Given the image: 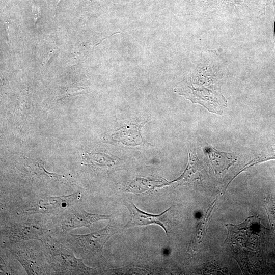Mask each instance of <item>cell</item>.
<instances>
[{
	"mask_svg": "<svg viewBox=\"0 0 275 275\" xmlns=\"http://www.w3.org/2000/svg\"><path fill=\"white\" fill-rule=\"evenodd\" d=\"M169 183L164 179L151 180L137 178L130 183L128 188L132 192H143L154 189L156 187L168 185Z\"/></svg>",
	"mask_w": 275,
	"mask_h": 275,
	"instance_id": "4fadbf2b",
	"label": "cell"
},
{
	"mask_svg": "<svg viewBox=\"0 0 275 275\" xmlns=\"http://www.w3.org/2000/svg\"><path fill=\"white\" fill-rule=\"evenodd\" d=\"M57 50H58V47L56 46H54L49 51L46 57H45L43 60L42 64L43 65H44L47 63V62L50 59L52 54L54 53V52Z\"/></svg>",
	"mask_w": 275,
	"mask_h": 275,
	"instance_id": "ac0fdd59",
	"label": "cell"
},
{
	"mask_svg": "<svg viewBox=\"0 0 275 275\" xmlns=\"http://www.w3.org/2000/svg\"><path fill=\"white\" fill-rule=\"evenodd\" d=\"M188 155V162L183 173L177 179L169 183L183 184L186 182H193L201 180L204 177V169L201 161L198 158L196 150H189Z\"/></svg>",
	"mask_w": 275,
	"mask_h": 275,
	"instance_id": "9c48e42d",
	"label": "cell"
},
{
	"mask_svg": "<svg viewBox=\"0 0 275 275\" xmlns=\"http://www.w3.org/2000/svg\"><path fill=\"white\" fill-rule=\"evenodd\" d=\"M80 197L79 193H76L68 196L46 197L40 200L30 211L42 213L67 211L80 199Z\"/></svg>",
	"mask_w": 275,
	"mask_h": 275,
	"instance_id": "ba28073f",
	"label": "cell"
},
{
	"mask_svg": "<svg viewBox=\"0 0 275 275\" xmlns=\"http://www.w3.org/2000/svg\"><path fill=\"white\" fill-rule=\"evenodd\" d=\"M141 124L130 123L118 129L112 134L113 140L126 146H135L144 143L141 133Z\"/></svg>",
	"mask_w": 275,
	"mask_h": 275,
	"instance_id": "30bf717a",
	"label": "cell"
},
{
	"mask_svg": "<svg viewBox=\"0 0 275 275\" xmlns=\"http://www.w3.org/2000/svg\"><path fill=\"white\" fill-rule=\"evenodd\" d=\"M111 215L90 213L80 207L70 208L63 215L59 223L60 229L63 234L75 228L85 227L90 228L91 225L100 220L109 219Z\"/></svg>",
	"mask_w": 275,
	"mask_h": 275,
	"instance_id": "5b68a950",
	"label": "cell"
},
{
	"mask_svg": "<svg viewBox=\"0 0 275 275\" xmlns=\"http://www.w3.org/2000/svg\"><path fill=\"white\" fill-rule=\"evenodd\" d=\"M32 15L34 19V24H35L40 15V8L39 6L35 4H33Z\"/></svg>",
	"mask_w": 275,
	"mask_h": 275,
	"instance_id": "e0dca14e",
	"label": "cell"
},
{
	"mask_svg": "<svg viewBox=\"0 0 275 275\" xmlns=\"http://www.w3.org/2000/svg\"><path fill=\"white\" fill-rule=\"evenodd\" d=\"M204 151L208 156L215 172L218 174L228 170L236 161L230 153L219 151L208 144L205 146Z\"/></svg>",
	"mask_w": 275,
	"mask_h": 275,
	"instance_id": "8fae6325",
	"label": "cell"
},
{
	"mask_svg": "<svg viewBox=\"0 0 275 275\" xmlns=\"http://www.w3.org/2000/svg\"><path fill=\"white\" fill-rule=\"evenodd\" d=\"M124 205L126 206L130 213V217L124 226V228L129 227L146 226L150 224H156L162 227L167 235L169 229V221L167 217L168 209L159 214H152L144 212L139 209L130 199L124 200Z\"/></svg>",
	"mask_w": 275,
	"mask_h": 275,
	"instance_id": "8992f818",
	"label": "cell"
},
{
	"mask_svg": "<svg viewBox=\"0 0 275 275\" xmlns=\"http://www.w3.org/2000/svg\"><path fill=\"white\" fill-rule=\"evenodd\" d=\"M216 203V200H214L212 203V204L210 205V206L209 207L205 214V216L203 218L202 222H201V224H200V226L198 228V230L197 232V241L198 243H200L202 241V238H203L206 228L207 226L209 219L211 217V214Z\"/></svg>",
	"mask_w": 275,
	"mask_h": 275,
	"instance_id": "9a60e30c",
	"label": "cell"
},
{
	"mask_svg": "<svg viewBox=\"0 0 275 275\" xmlns=\"http://www.w3.org/2000/svg\"><path fill=\"white\" fill-rule=\"evenodd\" d=\"M12 253L21 263L29 274H41L43 272L42 269L37 263L30 254L26 250H23L21 248H16L11 250Z\"/></svg>",
	"mask_w": 275,
	"mask_h": 275,
	"instance_id": "7c38bea8",
	"label": "cell"
},
{
	"mask_svg": "<svg viewBox=\"0 0 275 275\" xmlns=\"http://www.w3.org/2000/svg\"><path fill=\"white\" fill-rule=\"evenodd\" d=\"M119 230L115 224L111 223L104 228L91 233L68 234L66 235L65 243L68 248L84 259L101 256L106 241Z\"/></svg>",
	"mask_w": 275,
	"mask_h": 275,
	"instance_id": "7a4b0ae2",
	"label": "cell"
},
{
	"mask_svg": "<svg viewBox=\"0 0 275 275\" xmlns=\"http://www.w3.org/2000/svg\"><path fill=\"white\" fill-rule=\"evenodd\" d=\"M264 207L266 211L270 225L275 229V203L269 201Z\"/></svg>",
	"mask_w": 275,
	"mask_h": 275,
	"instance_id": "2e32d148",
	"label": "cell"
},
{
	"mask_svg": "<svg viewBox=\"0 0 275 275\" xmlns=\"http://www.w3.org/2000/svg\"><path fill=\"white\" fill-rule=\"evenodd\" d=\"M47 232V228L39 221L28 220L10 224L6 228V234L13 241L41 240Z\"/></svg>",
	"mask_w": 275,
	"mask_h": 275,
	"instance_id": "52a82bcc",
	"label": "cell"
},
{
	"mask_svg": "<svg viewBox=\"0 0 275 275\" xmlns=\"http://www.w3.org/2000/svg\"><path fill=\"white\" fill-rule=\"evenodd\" d=\"M175 92L193 103L203 105L210 113L223 114L227 101L222 94L219 85L210 67L197 70L175 89Z\"/></svg>",
	"mask_w": 275,
	"mask_h": 275,
	"instance_id": "6da1fadb",
	"label": "cell"
},
{
	"mask_svg": "<svg viewBox=\"0 0 275 275\" xmlns=\"http://www.w3.org/2000/svg\"><path fill=\"white\" fill-rule=\"evenodd\" d=\"M47 249L50 264L56 272L62 274H90L95 269L86 266L81 259L76 258L69 250L54 241L44 236L41 240Z\"/></svg>",
	"mask_w": 275,
	"mask_h": 275,
	"instance_id": "3957f363",
	"label": "cell"
},
{
	"mask_svg": "<svg viewBox=\"0 0 275 275\" xmlns=\"http://www.w3.org/2000/svg\"><path fill=\"white\" fill-rule=\"evenodd\" d=\"M274 159H275V145L269 146L262 149L260 155L245 164L239 173L255 164Z\"/></svg>",
	"mask_w": 275,
	"mask_h": 275,
	"instance_id": "5bb4252c",
	"label": "cell"
},
{
	"mask_svg": "<svg viewBox=\"0 0 275 275\" xmlns=\"http://www.w3.org/2000/svg\"><path fill=\"white\" fill-rule=\"evenodd\" d=\"M226 227L228 234L225 241L244 244L252 242L266 229L261 225L259 215L250 216L239 225L227 224Z\"/></svg>",
	"mask_w": 275,
	"mask_h": 275,
	"instance_id": "277c9868",
	"label": "cell"
}]
</instances>
